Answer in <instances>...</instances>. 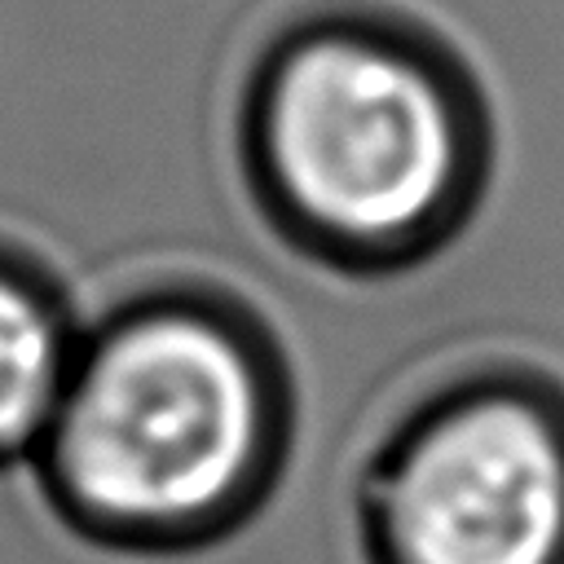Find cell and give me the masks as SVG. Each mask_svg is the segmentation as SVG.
Wrapping results in <instances>:
<instances>
[{
    "label": "cell",
    "instance_id": "obj_1",
    "mask_svg": "<svg viewBox=\"0 0 564 564\" xmlns=\"http://www.w3.org/2000/svg\"><path fill=\"white\" fill-rule=\"evenodd\" d=\"M282 423V379L256 326L203 295H154L79 339L35 458L84 533L181 546L256 502Z\"/></svg>",
    "mask_w": 564,
    "mask_h": 564
},
{
    "label": "cell",
    "instance_id": "obj_2",
    "mask_svg": "<svg viewBox=\"0 0 564 564\" xmlns=\"http://www.w3.org/2000/svg\"><path fill=\"white\" fill-rule=\"evenodd\" d=\"M251 154L260 189L308 247L397 260L467 212L476 145L458 79L423 44L330 18L295 31L256 79Z\"/></svg>",
    "mask_w": 564,
    "mask_h": 564
},
{
    "label": "cell",
    "instance_id": "obj_3",
    "mask_svg": "<svg viewBox=\"0 0 564 564\" xmlns=\"http://www.w3.org/2000/svg\"><path fill=\"white\" fill-rule=\"evenodd\" d=\"M375 564H564V405L524 383L436 397L370 476Z\"/></svg>",
    "mask_w": 564,
    "mask_h": 564
},
{
    "label": "cell",
    "instance_id": "obj_4",
    "mask_svg": "<svg viewBox=\"0 0 564 564\" xmlns=\"http://www.w3.org/2000/svg\"><path fill=\"white\" fill-rule=\"evenodd\" d=\"M79 339L44 282L0 256V463L44 445Z\"/></svg>",
    "mask_w": 564,
    "mask_h": 564
}]
</instances>
